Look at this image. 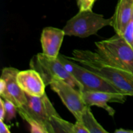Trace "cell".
<instances>
[{"mask_svg": "<svg viewBox=\"0 0 133 133\" xmlns=\"http://www.w3.org/2000/svg\"><path fill=\"white\" fill-rule=\"evenodd\" d=\"M66 57L105 79L119 93L133 96V74L109 62L96 50L75 49L71 57Z\"/></svg>", "mask_w": 133, "mask_h": 133, "instance_id": "cell-1", "label": "cell"}, {"mask_svg": "<svg viewBox=\"0 0 133 133\" xmlns=\"http://www.w3.org/2000/svg\"><path fill=\"white\" fill-rule=\"evenodd\" d=\"M96 51L109 62L133 74V48L121 35L95 42Z\"/></svg>", "mask_w": 133, "mask_h": 133, "instance_id": "cell-2", "label": "cell"}, {"mask_svg": "<svg viewBox=\"0 0 133 133\" xmlns=\"http://www.w3.org/2000/svg\"><path fill=\"white\" fill-rule=\"evenodd\" d=\"M27 101L17 108V112L28 123H36L44 127L47 133H52L51 122L52 118L59 116L45 93L41 97L27 95Z\"/></svg>", "mask_w": 133, "mask_h": 133, "instance_id": "cell-3", "label": "cell"}, {"mask_svg": "<svg viewBox=\"0 0 133 133\" xmlns=\"http://www.w3.org/2000/svg\"><path fill=\"white\" fill-rule=\"evenodd\" d=\"M112 18H105L103 15L91 10H79L70 18L62 29L65 35L87 38L96 35L100 29L106 26H112Z\"/></svg>", "mask_w": 133, "mask_h": 133, "instance_id": "cell-4", "label": "cell"}, {"mask_svg": "<svg viewBox=\"0 0 133 133\" xmlns=\"http://www.w3.org/2000/svg\"><path fill=\"white\" fill-rule=\"evenodd\" d=\"M30 67L40 74L46 86L55 80H62L82 91L81 85L73 77L58 58L49 57L43 53H38L31 58Z\"/></svg>", "mask_w": 133, "mask_h": 133, "instance_id": "cell-5", "label": "cell"}, {"mask_svg": "<svg viewBox=\"0 0 133 133\" xmlns=\"http://www.w3.org/2000/svg\"><path fill=\"white\" fill-rule=\"evenodd\" d=\"M58 58L66 66L73 77L81 85V92L85 91H105L119 93L110 83L93 71L71 61L63 55Z\"/></svg>", "mask_w": 133, "mask_h": 133, "instance_id": "cell-6", "label": "cell"}, {"mask_svg": "<svg viewBox=\"0 0 133 133\" xmlns=\"http://www.w3.org/2000/svg\"><path fill=\"white\" fill-rule=\"evenodd\" d=\"M49 86L51 89L59 96L76 121L82 122V116L87 106L83 99L81 92L62 80L53 81Z\"/></svg>", "mask_w": 133, "mask_h": 133, "instance_id": "cell-7", "label": "cell"}, {"mask_svg": "<svg viewBox=\"0 0 133 133\" xmlns=\"http://www.w3.org/2000/svg\"><path fill=\"white\" fill-rule=\"evenodd\" d=\"M19 70L12 67L4 68L0 78V96L3 99L12 103L16 108L23 106L27 101V94L17 82Z\"/></svg>", "mask_w": 133, "mask_h": 133, "instance_id": "cell-8", "label": "cell"}, {"mask_svg": "<svg viewBox=\"0 0 133 133\" xmlns=\"http://www.w3.org/2000/svg\"><path fill=\"white\" fill-rule=\"evenodd\" d=\"M81 93L87 107L97 106L102 108L111 116H114L115 110L109 106L108 103H124L127 97L123 94L105 91H85Z\"/></svg>", "mask_w": 133, "mask_h": 133, "instance_id": "cell-9", "label": "cell"}, {"mask_svg": "<svg viewBox=\"0 0 133 133\" xmlns=\"http://www.w3.org/2000/svg\"><path fill=\"white\" fill-rule=\"evenodd\" d=\"M16 79L18 85L28 96L41 97L45 93L46 85L40 74L34 69L19 71Z\"/></svg>", "mask_w": 133, "mask_h": 133, "instance_id": "cell-10", "label": "cell"}, {"mask_svg": "<svg viewBox=\"0 0 133 133\" xmlns=\"http://www.w3.org/2000/svg\"><path fill=\"white\" fill-rule=\"evenodd\" d=\"M65 36L63 29L47 27L43 29L40 37L42 53L52 58H58Z\"/></svg>", "mask_w": 133, "mask_h": 133, "instance_id": "cell-11", "label": "cell"}, {"mask_svg": "<svg viewBox=\"0 0 133 133\" xmlns=\"http://www.w3.org/2000/svg\"><path fill=\"white\" fill-rule=\"evenodd\" d=\"M133 15V0H119L115 11L112 16V23L116 34L122 36L132 19Z\"/></svg>", "mask_w": 133, "mask_h": 133, "instance_id": "cell-12", "label": "cell"}, {"mask_svg": "<svg viewBox=\"0 0 133 133\" xmlns=\"http://www.w3.org/2000/svg\"><path fill=\"white\" fill-rule=\"evenodd\" d=\"M82 122L89 133H108V131H106L96 120L89 107H87L83 113Z\"/></svg>", "mask_w": 133, "mask_h": 133, "instance_id": "cell-13", "label": "cell"}, {"mask_svg": "<svg viewBox=\"0 0 133 133\" xmlns=\"http://www.w3.org/2000/svg\"><path fill=\"white\" fill-rule=\"evenodd\" d=\"M72 123L62 119L60 116H54L51 122L52 133H74Z\"/></svg>", "mask_w": 133, "mask_h": 133, "instance_id": "cell-14", "label": "cell"}, {"mask_svg": "<svg viewBox=\"0 0 133 133\" xmlns=\"http://www.w3.org/2000/svg\"><path fill=\"white\" fill-rule=\"evenodd\" d=\"M4 105H5V121L6 122H10L12 119L16 117L17 112V108L12 103L3 99Z\"/></svg>", "mask_w": 133, "mask_h": 133, "instance_id": "cell-15", "label": "cell"}, {"mask_svg": "<svg viewBox=\"0 0 133 133\" xmlns=\"http://www.w3.org/2000/svg\"><path fill=\"white\" fill-rule=\"evenodd\" d=\"M77 5L79 10H92L96 0H76Z\"/></svg>", "mask_w": 133, "mask_h": 133, "instance_id": "cell-16", "label": "cell"}, {"mask_svg": "<svg viewBox=\"0 0 133 133\" xmlns=\"http://www.w3.org/2000/svg\"><path fill=\"white\" fill-rule=\"evenodd\" d=\"M74 133H89L82 122L76 121L74 125Z\"/></svg>", "mask_w": 133, "mask_h": 133, "instance_id": "cell-17", "label": "cell"}, {"mask_svg": "<svg viewBox=\"0 0 133 133\" xmlns=\"http://www.w3.org/2000/svg\"><path fill=\"white\" fill-rule=\"evenodd\" d=\"M31 127V132L32 133H47L45 129L36 123H29Z\"/></svg>", "mask_w": 133, "mask_h": 133, "instance_id": "cell-18", "label": "cell"}, {"mask_svg": "<svg viewBox=\"0 0 133 133\" xmlns=\"http://www.w3.org/2000/svg\"><path fill=\"white\" fill-rule=\"evenodd\" d=\"M0 104H1V107H0V120H5V105H4L3 99L1 97L0 99Z\"/></svg>", "mask_w": 133, "mask_h": 133, "instance_id": "cell-19", "label": "cell"}, {"mask_svg": "<svg viewBox=\"0 0 133 133\" xmlns=\"http://www.w3.org/2000/svg\"><path fill=\"white\" fill-rule=\"evenodd\" d=\"M0 133H10L9 127L3 120H0Z\"/></svg>", "mask_w": 133, "mask_h": 133, "instance_id": "cell-20", "label": "cell"}, {"mask_svg": "<svg viewBox=\"0 0 133 133\" xmlns=\"http://www.w3.org/2000/svg\"><path fill=\"white\" fill-rule=\"evenodd\" d=\"M116 133H133V131L132 130H126L124 129H119L115 131Z\"/></svg>", "mask_w": 133, "mask_h": 133, "instance_id": "cell-21", "label": "cell"}]
</instances>
